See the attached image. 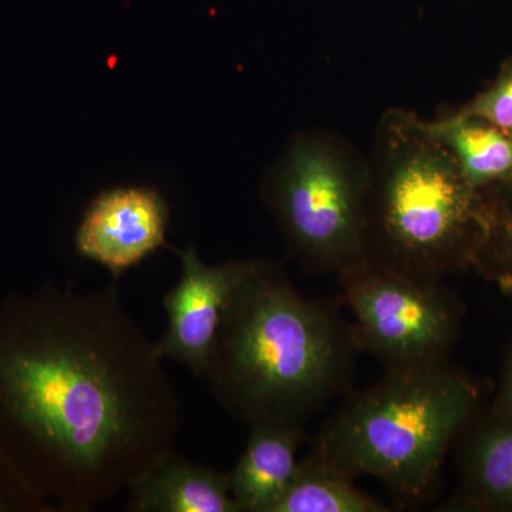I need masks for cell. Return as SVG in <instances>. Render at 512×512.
I'll return each instance as SVG.
<instances>
[{
	"label": "cell",
	"instance_id": "obj_10",
	"mask_svg": "<svg viewBox=\"0 0 512 512\" xmlns=\"http://www.w3.org/2000/svg\"><path fill=\"white\" fill-rule=\"evenodd\" d=\"M128 512H241L228 474L175 451L128 488Z\"/></svg>",
	"mask_w": 512,
	"mask_h": 512
},
{
	"label": "cell",
	"instance_id": "obj_3",
	"mask_svg": "<svg viewBox=\"0 0 512 512\" xmlns=\"http://www.w3.org/2000/svg\"><path fill=\"white\" fill-rule=\"evenodd\" d=\"M329 424L316 456L349 477L379 478L404 497L429 490L473 403L439 362L392 367Z\"/></svg>",
	"mask_w": 512,
	"mask_h": 512
},
{
	"label": "cell",
	"instance_id": "obj_17",
	"mask_svg": "<svg viewBox=\"0 0 512 512\" xmlns=\"http://www.w3.org/2000/svg\"><path fill=\"white\" fill-rule=\"evenodd\" d=\"M505 235H507L508 242H510L512 247V220L508 222L507 228H505Z\"/></svg>",
	"mask_w": 512,
	"mask_h": 512
},
{
	"label": "cell",
	"instance_id": "obj_11",
	"mask_svg": "<svg viewBox=\"0 0 512 512\" xmlns=\"http://www.w3.org/2000/svg\"><path fill=\"white\" fill-rule=\"evenodd\" d=\"M427 128L456 158L471 187L512 177V133L461 111Z\"/></svg>",
	"mask_w": 512,
	"mask_h": 512
},
{
	"label": "cell",
	"instance_id": "obj_9",
	"mask_svg": "<svg viewBox=\"0 0 512 512\" xmlns=\"http://www.w3.org/2000/svg\"><path fill=\"white\" fill-rule=\"evenodd\" d=\"M244 453L228 473L241 512H274L298 471L302 433L298 424H251Z\"/></svg>",
	"mask_w": 512,
	"mask_h": 512
},
{
	"label": "cell",
	"instance_id": "obj_4",
	"mask_svg": "<svg viewBox=\"0 0 512 512\" xmlns=\"http://www.w3.org/2000/svg\"><path fill=\"white\" fill-rule=\"evenodd\" d=\"M376 180L377 221L403 274H433L463 234L476 188L426 121L402 110L384 117Z\"/></svg>",
	"mask_w": 512,
	"mask_h": 512
},
{
	"label": "cell",
	"instance_id": "obj_16",
	"mask_svg": "<svg viewBox=\"0 0 512 512\" xmlns=\"http://www.w3.org/2000/svg\"><path fill=\"white\" fill-rule=\"evenodd\" d=\"M10 508V497L3 491L2 485H0V511L9 510Z\"/></svg>",
	"mask_w": 512,
	"mask_h": 512
},
{
	"label": "cell",
	"instance_id": "obj_7",
	"mask_svg": "<svg viewBox=\"0 0 512 512\" xmlns=\"http://www.w3.org/2000/svg\"><path fill=\"white\" fill-rule=\"evenodd\" d=\"M174 252L180 258L181 276L164 295L168 325L156 350L161 359L181 363L192 375L202 377L225 309L247 274L249 261L208 265L201 261L194 244Z\"/></svg>",
	"mask_w": 512,
	"mask_h": 512
},
{
	"label": "cell",
	"instance_id": "obj_2",
	"mask_svg": "<svg viewBox=\"0 0 512 512\" xmlns=\"http://www.w3.org/2000/svg\"><path fill=\"white\" fill-rule=\"evenodd\" d=\"M348 353L329 312L275 265L249 261L202 377L239 420L298 424L342 382Z\"/></svg>",
	"mask_w": 512,
	"mask_h": 512
},
{
	"label": "cell",
	"instance_id": "obj_5",
	"mask_svg": "<svg viewBox=\"0 0 512 512\" xmlns=\"http://www.w3.org/2000/svg\"><path fill=\"white\" fill-rule=\"evenodd\" d=\"M369 185L365 171L338 144L306 136L286 150L266 198L303 261L345 274L366 264Z\"/></svg>",
	"mask_w": 512,
	"mask_h": 512
},
{
	"label": "cell",
	"instance_id": "obj_15",
	"mask_svg": "<svg viewBox=\"0 0 512 512\" xmlns=\"http://www.w3.org/2000/svg\"><path fill=\"white\" fill-rule=\"evenodd\" d=\"M505 403L512 410V363L510 367V375H508L507 386H505Z\"/></svg>",
	"mask_w": 512,
	"mask_h": 512
},
{
	"label": "cell",
	"instance_id": "obj_8",
	"mask_svg": "<svg viewBox=\"0 0 512 512\" xmlns=\"http://www.w3.org/2000/svg\"><path fill=\"white\" fill-rule=\"evenodd\" d=\"M168 222L170 208L156 188H111L97 195L84 211L74 247L77 254L119 279L158 249L170 247L165 239Z\"/></svg>",
	"mask_w": 512,
	"mask_h": 512
},
{
	"label": "cell",
	"instance_id": "obj_13",
	"mask_svg": "<svg viewBox=\"0 0 512 512\" xmlns=\"http://www.w3.org/2000/svg\"><path fill=\"white\" fill-rule=\"evenodd\" d=\"M474 487L490 504L512 507V419L485 431L474 448Z\"/></svg>",
	"mask_w": 512,
	"mask_h": 512
},
{
	"label": "cell",
	"instance_id": "obj_1",
	"mask_svg": "<svg viewBox=\"0 0 512 512\" xmlns=\"http://www.w3.org/2000/svg\"><path fill=\"white\" fill-rule=\"evenodd\" d=\"M0 322V436L30 490L90 512L173 453L181 400L119 288L52 289Z\"/></svg>",
	"mask_w": 512,
	"mask_h": 512
},
{
	"label": "cell",
	"instance_id": "obj_18",
	"mask_svg": "<svg viewBox=\"0 0 512 512\" xmlns=\"http://www.w3.org/2000/svg\"><path fill=\"white\" fill-rule=\"evenodd\" d=\"M507 285H508V288H510L512 291V275L510 276V278H507Z\"/></svg>",
	"mask_w": 512,
	"mask_h": 512
},
{
	"label": "cell",
	"instance_id": "obj_6",
	"mask_svg": "<svg viewBox=\"0 0 512 512\" xmlns=\"http://www.w3.org/2000/svg\"><path fill=\"white\" fill-rule=\"evenodd\" d=\"M342 275L360 336L377 356L390 367L439 362L453 316L433 286L367 264Z\"/></svg>",
	"mask_w": 512,
	"mask_h": 512
},
{
	"label": "cell",
	"instance_id": "obj_14",
	"mask_svg": "<svg viewBox=\"0 0 512 512\" xmlns=\"http://www.w3.org/2000/svg\"><path fill=\"white\" fill-rule=\"evenodd\" d=\"M461 113L478 117L512 133V64L505 66L494 83L478 94Z\"/></svg>",
	"mask_w": 512,
	"mask_h": 512
},
{
	"label": "cell",
	"instance_id": "obj_12",
	"mask_svg": "<svg viewBox=\"0 0 512 512\" xmlns=\"http://www.w3.org/2000/svg\"><path fill=\"white\" fill-rule=\"evenodd\" d=\"M386 505L363 493L352 477L315 456L299 463L291 487L274 512H384Z\"/></svg>",
	"mask_w": 512,
	"mask_h": 512
}]
</instances>
